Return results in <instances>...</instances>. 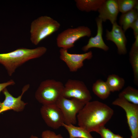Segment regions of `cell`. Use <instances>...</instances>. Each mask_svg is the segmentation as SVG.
<instances>
[{"instance_id":"6da1fadb","label":"cell","mask_w":138,"mask_h":138,"mask_svg":"<svg viewBox=\"0 0 138 138\" xmlns=\"http://www.w3.org/2000/svg\"><path fill=\"white\" fill-rule=\"evenodd\" d=\"M113 110L106 104L98 101L86 103L77 116L78 124L87 131L98 133L111 119Z\"/></svg>"},{"instance_id":"7a4b0ae2","label":"cell","mask_w":138,"mask_h":138,"mask_svg":"<svg viewBox=\"0 0 138 138\" xmlns=\"http://www.w3.org/2000/svg\"><path fill=\"white\" fill-rule=\"evenodd\" d=\"M47 51V48L43 46L33 49L19 48L11 52L0 53V63L11 76L18 67L29 60L41 57Z\"/></svg>"},{"instance_id":"3957f363","label":"cell","mask_w":138,"mask_h":138,"mask_svg":"<svg viewBox=\"0 0 138 138\" xmlns=\"http://www.w3.org/2000/svg\"><path fill=\"white\" fill-rule=\"evenodd\" d=\"M60 26L56 20L46 15L41 16L34 19L30 25V40L37 45L43 40L57 31Z\"/></svg>"},{"instance_id":"277c9868","label":"cell","mask_w":138,"mask_h":138,"mask_svg":"<svg viewBox=\"0 0 138 138\" xmlns=\"http://www.w3.org/2000/svg\"><path fill=\"white\" fill-rule=\"evenodd\" d=\"M64 85L61 82L48 79L42 82L36 91L35 97L42 105L56 104L62 96Z\"/></svg>"},{"instance_id":"5b68a950","label":"cell","mask_w":138,"mask_h":138,"mask_svg":"<svg viewBox=\"0 0 138 138\" xmlns=\"http://www.w3.org/2000/svg\"><path fill=\"white\" fill-rule=\"evenodd\" d=\"M90 29L84 26L74 28H68L59 33L56 38V44L61 48L68 50L73 47L75 42L85 37L91 35Z\"/></svg>"},{"instance_id":"8992f818","label":"cell","mask_w":138,"mask_h":138,"mask_svg":"<svg viewBox=\"0 0 138 138\" xmlns=\"http://www.w3.org/2000/svg\"><path fill=\"white\" fill-rule=\"evenodd\" d=\"M62 96L69 99H76L85 104L92 98L90 91L83 82L72 79L68 80L64 85Z\"/></svg>"},{"instance_id":"52a82bcc","label":"cell","mask_w":138,"mask_h":138,"mask_svg":"<svg viewBox=\"0 0 138 138\" xmlns=\"http://www.w3.org/2000/svg\"><path fill=\"white\" fill-rule=\"evenodd\" d=\"M56 104L63 113L64 123L74 125L77 123V114L85 105L76 99H67L63 96L60 98Z\"/></svg>"},{"instance_id":"ba28073f","label":"cell","mask_w":138,"mask_h":138,"mask_svg":"<svg viewBox=\"0 0 138 138\" xmlns=\"http://www.w3.org/2000/svg\"><path fill=\"white\" fill-rule=\"evenodd\" d=\"M112 104L119 106L124 110L131 133V138H138V105L119 97L112 102Z\"/></svg>"},{"instance_id":"9c48e42d","label":"cell","mask_w":138,"mask_h":138,"mask_svg":"<svg viewBox=\"0 0 138 138\" xmlns=\"http://www.w3.org/2000/svg\"><path fill=\"white\" fill-rule=\"evenodd\" d=\"M40 113L47 125L54 129H58L64 123L63 113L56 104L42 105Z\"/></svg>"},{"instance_id":"30bf717a","label":"cell","mask_w":138,"mask_h":138,"mask_svg":"<svg viewBox=\"0 0 138 138\" xmlns=\"http://www.w3.org/2000/svg\"><path fill=\"white\" fill-rule=\"evenodd\" d=\"M29 86V84L25 85L22 89L21 94L17 97H13L9 92L6 88L4 89L2 92L5 96V99L2 102H0V114L10 110L17 112L23 111L27 103L21 100V98Z\"/></svg>"},{"instance_id":"8fae6325","label":"cell","mask_w":138,"mask_h":138,"mask_svg":"<svg viewBox=\"0 0 138 138\" xmlns=\"http://www.w3.org/2000/svg\"><path fill=\"white\" fill-rule=\"evenodd\" d=\"M60 59L66 64L71 72L77 71L84 65L83 62L89 60L93 57L91 51L82 54H71L68 50L61 48L60 50Z\"/></svg>"},{"instance_id":"7c38bea8","label":"cell","mask_w":138,"mask_h":138,"mask_svg":"<svg viewBox=\"0 0 138 138\" xmlns=\"http://www.w3.org/2000/svg\"><path fill=\"white\" fill-rule=\"evenodd\" d=\"M112 25L111 31L107 29L106 30V39L111 41L115 44L117 47L119 54H125L127 53L126 47L127 40L125 32L116 22Z\"/></svg>"},{"instance_id":"4fadbf2b","label":"cell","mask_w":138,"mask_h":138,"mask_svg":"<svg viewBox=\"0 0 138 138\" xmlns=\"http://www.w3.org/2000/svg\"><path fill=\"white\" fill-rule=\"evenodd\" d=\"M97 11L98 17L102 22L109 20L113 24L116 22L119 12L117 0H105Z\"/></svg>"},{"instance_id":"5bb4252c","label":"cell","mask_w":138,"mask_h":138,"mask_svg":"<svg viewBox=\"0 0 138 138\" xmlns=\"http://www.w3.org/2000/svg\"><path fill=\"white\" fill-rule=\"evenodd\" d=\"M96 21L97 26L96 35L94 37H91L87 44L82 48V50L84 52H87L89 49L93 48L101 49L106 51L109 50V47L105 43L102 38V21L98 17L96 18Z\"/></svg>"},{"instance_id":"9a60e30c","label":"cell","mask_w":138,"mask_h":138,"mask_svg":"<svg viewBox=\"0 0 138 138\" xmlns=\"http://www.w3.org/2000/svg\"><path fill=\"white\" fill-rule=\"evenodd\" d=\"M105 0H75L77 8L80 10L87 12L97 11Z\"/></svg>"},{"instance_id":"2e32d148","label":"cell","mask_w":138,"mask_h":138,"mask_svg":"<svg viewBox=\"0 0 138 138\" xmlns=\"http://www.w3.org/2000/svg\"><path fill=\"white\" fill-rule=\"evenodd\" d=\"M138 18V10L133 9L125 13H122L119 20L120 26L125 32L132 24Z\"/></svg>"},{"instance_id":"e0dca14e","label":"cell","mask_w":138,"mask_h":138,"mask_svg":"<svg viewBox=\"0 0 138 138\" xmlns=\"http://www.w3.org/2000/svg\"><path fill=\"white\" fill-rule=\"evenodd\" d=\"M129 60L131 65L134 76V82L138 85V44L134 42L129 53Z\"/></svg>"},{"instance_id":"ac0fdd59","label":"cell","mask_w":138,"mask_h":138,"mask_svg":"<svg viewBox=\"0 0 138 138\" xmlns=\"http://www.w3.org/2000/svg\"><path fill=\"white\" fill-rule=\"evenodd\" d=\"M62 126L68 131L69 138H93L90 132L82 127L76 126L72 124H66L64 123Z\"/></svg>"},{"instance_id":"d6986e66","label":"cell","mask_w":138,"mask_h":138,"mask_svg":"<svg viewBox=\"0 0 138 138\" xmlns=\"http://www.w3.org/2000/svg\"><path fill=\"white\" fill-rule=\"evenodd\" d=\"M92 89L95 95L102 100L108 98L111 92L106 82L100 79L93 84Z\"/></svg>"},{"instance_id":"ffe728a7","label":"cell","mask_w":138,"mask_h":138,"mask_svg":"<svg viewBox=\"0 0 138 138\" xmlns=\"http://www.w3.org/2000/svg\"><path fill=\"white\" fill-rule=\"evenodd\" d=\"M105 82L111 92L120 91L125 83L123 78L115 74L109 75Z\"/></svg>"},{"instance_id":"44dd1931","label":"cell","mask_w":138,"mask_h":138,"mask_svg":"<svg viewBox=\"0 0 138 138\" xmlns=\"http://www.w3.org/2000/svg\"><path fill=\"white\" fill-rule=\"evenodd\" d=\"M118 97L131 103L138 105V90L131 86H128L124 88L119 94Z\"/></svg>"},{"instance_id":"7402d4cb","label":"cell","mask_w":138,"mask_h":138,"mask_svg":"<svg viewBox=\"0 0 138 138\" xmlns=\"http://www.w3.org/2000/svg\"><path fill=\"white\" fill-rule=\"evenodd\" d=\"M119 11L122 13L133 9L138 10L137 0H117Z\"/></svg>"},{"instance_id":"603a6c76","label":"cell","mask_w":138,"mask_h":138,"mask_svg":"<svg viewBox=\"0 0 138 138\" xmlns=\"http://www.w3.org/2000/svg\"><path fill=\"white\" fill-rule=\"evenodd\" d=\"M102 138H113L114 134L105 126L101 128L98 131Z\"/></svg>"},{"instance_id":"cb8c5ba5","label":"cell","mask_w":138,"mask_h":138,"mask_svg":"<svg viewBox=\"0 0 138 138\" xmlns=\"http://www.w3.org/2000/svg\"><path fill=\"white\" fill-rule=\"evenodd\" d=\"M42 138H63L60 134H56L54 132L50 130L43 131L41 134Z\"/></svg>"},{"instance_id":"d4e9b609","label":"cell","mask_w":138,"mask_h":138,"mask_svg":"<svg viewBox=\"0 0 138 138\" xmlns=\"http://www.w3.org/2000/svg\"><path fill=\"white\" fill-rule=\"evenodd\" d=\"M15 84V82L12 79H10L6 82L0 83V93L7 86L10 85H13Z\"/></svg>"},{"instance_id":"484cf974","label":"cell","mask_w":138,"mask_h":138,"mask_svg":"<svg viewBox=\"0 0 138 138\" xmlns=\"http://www.w3.org/2000/svg\"><path fill=\"white\" fill-rule=\"evenodd\" d=\"M130 28L133 30L134 37L138 36V18L131 25Z\"/></svg>"},{"instance_id":"4316f807","label":"cell","mask_w":138,"mask_h":138,"mask_svg":"<svg viewBox=\"0 0 138 138\" xmlns=\"http://www.w3.org/2000/svg\"><path fill=\"white\" fill-rule=\"evenodd\" d=\"M113 138H123L119 135L114 134Z\"/></svg>"},{"instance_id":"83f0119b","label":"cell","mask_w":138,"mask_h":138,"mask_svg":"<svg viewBox=\"0 0 138 138\" xmlns=\"http://www.w3.org/2000/svg\"><path fill=\"white\" fill-rule=\"evenodd\" d=\"M30 138H39L37 136H33V135H32Z\"/></svg>"}]
</instances>
